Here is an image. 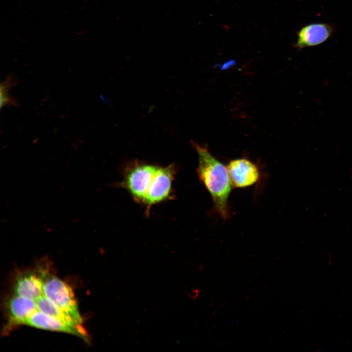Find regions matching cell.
Masks as SVG:
<instances>
[{
  "label": "cell",
  "instance_id": "6da1fadb",
  "mask_svg": "<svg viewBox=\"0 0 352 352\" xmlns=\"http://www.w3.org/2000/svg\"><path fill=\"white\" fill-rule=\"evenodd\" d=\"M198 164L197 173L200 182L210 194L215 213L223 220L230 217L228 199L233 187L227 166L216 158L208 149L195 143Z\"/></svg>",
  "mask_w": 352,
  "mask_h": 352
},
{
  "label": "cell",
  "instance_id": "7a4b0ae2",
  "mask_svg": "<svg viewBox=\"0 0 352 352\" xmlns=\"http://www.w3.org/2000/svg\"><path fill=\"white\" fill-rule=\"evenodd\" d=\"M159 166L135 160L127 165L123 179L118 185L125 188L133 199L144 205Z\"/></svg>",
  "mask_w": 352,
  "mask_h": 352
},
{
  "label": "cell",
  "instance_id": "3957f363",
  "mask_svg": "<svg viewBox=\"0 0 352 352\" xmlns=\"http://www.w3.org/2000/svg\"><path fill=\"white\" fill-rule=\"evenodd\" d=\"M44 296L59 308L70 316L78 324L82 325L80 314L74 293L71 287L55 277H51L44 282Z\"/></svg>",
  "mask_w": 352,
  "mask_h": 352
},
{
  "label": "cell",
  "instance_id": "277c9868",
  "mask_svg": "<svg viewBox=\"0 0 352 352\" xmlns=\"http://www.w3.org/2000/svg\"><path fill=\"white\" fill-rule=\"evenodd\" d=\"M176 173L174 164L166 167L159 166L144 203L148 214L153 205L172 198V184Z\"/></svg>",
  "mask_w": 352,
  "mask_h": 352
},
{
  "label": "cell",
  "instance_id": "5b68a950",
  "mask_svg": "<svg viewBox=\"0 0 352 352\" xmlns=\"http://www.w3.org/2000/svg\"><path fill=\"white\" fill-rule=\"evenodd\" d=\"M234 188H244L257 183L261 178L258 165L245 158L230 160L226 165Z\"/></svg>",
  "mask_w": 352,
  "mask_h": 352
},
{
  "label": "cell",
  "instance_id": "8992f818",
  "mask_svg": "<svg viewBox=\"0 0 352 352\" xmlns=\"http://www.w3.org/2000/svg\"><path fill=\"white\" fill-rule=\"evenodd\" d=\"M24 325L36 328L68 333L88 341V336L83 327H74L60 320L37 310L24 323Z\"/></svg>",
  "mask_w": 352,
  "mask_h": 352
},
{
  "label": "cell",
  "instance_id": "52a82bcc",
  "mask_svg": "<svg viewBox=\"0 0 352 352\" xmlns=\"http://www.w3.org/2000/svg\"><path fill=\"white\" fill-rule=\"evenodd\" d=\"M334 31V27L330 23L316 22L307 24L298 31L295 47L299 50L319 45L327 41Z\"/></svg>",
  "mask_w": 352,
  "mask_h": 352
},
{
  "label": "cell",
  "instance_id": "ba28073f",
  "mask_svg": "<svg viewBox=\"0 0 352 352\" xmlns=\"http://www.w3.org/2000/svg\"><path fill=\"white\" fill-rule=\"evenodd\" d=\"M9 309L8 328L14 326L24 325L25 321L38 310L36 301L16 295L10 300Z\"/></svg>",
  "mask_w": 352,
  "mask_h": 352
},
{
  "label": "cell",
  "instance_id": "9c48e42d",
  "mask_svg": "<svg viewBox=\"0 0 352 352\" xmlns=\"http://www.w3.org/2000/svg\"><path fill=\"white\" fill-rule=\"evenodd\" d=\"M43 278L35 274L20 277L17 281L14 291L16 295L36 301L44 295Z\"/></svg>",
  "mask_w": 352,
  "mask_h": 352
},
{
  "label": "cell",
  "instance_id": "30bf717a",
  "mask_svg": "<svg viewBox=\"0 0 352 352\" xmlns=\"http://www.w3.org/2000/svg\"><path fill=\"white\" fill-rule=\"evenodd\" d=\"M36 302L38 310L56 318L72 327H83L82 325L78 324L70 316L48 299L44 295L37 299Z\"/></svg>",
  "mask_w": 352,
  "mask_h": 352
},
{
  "label": "cell",
  "instance_id": "8fae6325",
  "mask_svg": "<svg viewBox=\"0 0 352 352\" xmlns=\"http://www.w3.org/2000/svg\"><path fill=\"white\" fill-rule=\"evenodd\" d=\"M18 83L13 75H7L5 80L0 84V108L6 106H18L15 98L12 97L10 93L11 88Z\"/></svg>",
  "mask_w": 352,
  "mask_h": 352
}]
</instances>
